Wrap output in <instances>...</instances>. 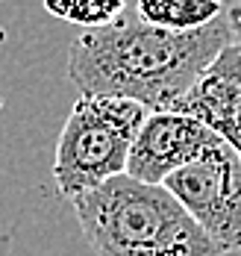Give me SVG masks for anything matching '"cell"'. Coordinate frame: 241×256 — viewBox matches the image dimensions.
<instances>
[{"mask_svg": "<svg viewBox=\"0 0 241 256\" xmlns=\"http://www.w3.org/2000/svg\"><path fill=\"white\" fill-rule=\"evenodd\" d=\"M162 186L224 254L241 250V156L221 136Z\"/></svg>", "mask_w": 241, "mask_h": 256, "instance_id": "obj_4", "label": "cell"}, {"mask_svg": "<svg viewBox=\"0 0 241 256\" xmlns=\"http://www.w3.org/2000/svg\"><path fill=\"white\" fill-rule=\"evenodd\" d=\"M215 138L218 136L194 115L174 112V109L147 112V118L141 121V127L135 132L133 148H130L127 174L162 186V180L171 171L197 159Z\"/></svg>", "mask_w": 241, "mask_h": 256, "instance_id": "obj_5", "label": "cell"}, {"mask_svg": "<svg viewBox=\"0 0 241 256\" xmlns=\"http://www.w3.org/2000/svg\"><path fill=\"white\" fill-rule=\"evenodd\" d=\"M71 206L97 256H224L165 186L127 171L74 198Z\"/></svg>", "mask_w": 241, "mask_h": 256, "instance_id": "obj_2", "label": "cell"}, {"mask_svg": "<svg viewBox=\"0 0 241 256\" xmlns=\"http://www.w3.org/2000/svg\"><path fill=\"white\" fill-rule=\"evenodd\" d=\"M147 109L115 94H80L59 132L53 180L59 192L74 200L127 171L130 148Z\"/></svg>", "mask_w": 241, "mask_h": 256, "instance_id": "obj_3", "label": "cell"}, {"mask_svg": "<svg viewBox=\"0 0 241 256\" xmlns=\"http://www.w3.org/2000/svg\"><path fill=\"white\" fill-rule=\"evenodd\" d=\"M174 112L194 115L241 156V44L233 42L203 68Z\"/></svg>", "mask_w": 241, "mask_h": 256, "instance_id": "obj_6", "label": "cell"}, {"mask_svg": "<svg viewBox=\"0 0 241 256\" xmlns=\"http://www.w3.org/2000/svg\"><path fill=\"white\" fill-rule=\"evenodd\" d=\"M227 24H230V30H233V38L241 44V3H236V6L227 12Z\"/></svg>", "mask_w": 241, "mask_h": 256, "instance_id": "obj_9", "label": "cell"}, {"mask_svg": "<svg viewBox=\"0 0 241 256\" xmlns=\"http://www.w3.org/2000/svg\"><path fill=\"white\" fill-rule=\"evenodd\" d=\"M127 0H44V9L80 26H103L112 24L124 12Z\"/></svg>", "mask_w": 241, "mask_h": 256, "instance_id": "obj_8", "label": "cell"}, {"mask_svg": "<svg viewBox=\"0 0 241 256\" xmlns=\"http://www.w3.org/2000/svg\"><path fill=\"white\" fill-rule=\"evenodd\" d=\"M233 42V30L221 18L177 32L121 12L112 24L88 26L71 42L68 80L80 94H115L147 112H165Z\"/></svg>", "mask_w": 241, "mask_h": 256, "instance_id": "obj_1", "label": "cell"}, {"mask_svg": "<svg viewBox=\"0 0 241 256\" xmlns=\"http://www.w3.org/2000/svg\"><path fill=\"white\" fill-rule=\"evenodd\" d=\"M135 15L165 30H197L221 18V0H135Z\"/></svg>", "mask_w": 241, "mask_h": 256, "instance_id": "obj_7", "label": "cell"}]
</instances>
